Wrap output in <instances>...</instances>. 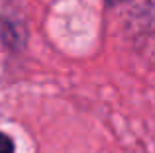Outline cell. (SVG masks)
I'll return each mask as SVG.
<instances>
[{
	"label": "cell",
	"mask_w": 155,
	"mask_h": 153,
	"mask_svg": "<svg viewBox=\"0 0 155 153\" xmlns=\"http://www.w3.org/2000/svg\"><path fill=\"white\" fill-rule=\"evenodd\" d=\"M0 153H14V143L4 134H0Z\"/></svg>",
	"instance_id": "1"
},
{
	"label": "cell",
	"mask_w": 155,
	"mask_h": 153,
	"mask_svg": "<svg viewBox=\"0 0 155 153\" xmlns=\"http://www.w3.org/2000/svg\"><path fill=\"white\" fill-rule=\"evenodd\" d=\"M108 4H118V2H124V0H106Z\"/></svg>",
	"instance_id": "2"
}]
</instances>
